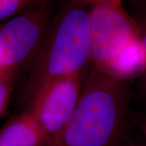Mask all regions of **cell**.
<instances>
[{
	"mask_svg": "<svg viewBox=\"0 0 146 146\" xmlns=\"http://www.w3.org/2000/svg\"><path fill=\"white\" fill-rule=\"evenodd\" d=\"M130 98L128 80L90 65L71 119L43 146H116L126 139Z\"/></svg>",
	"mask_w": 146,
	"mask_h": 146,
	"instance_id": "6da1fadb",
	"label": "cell"
},
{
	"mask_svg": "<svg viewBox=\"0 0 146 146\" xmlns=\"http://www.w3.org/2000/svg\"><path fill=\"white\" fill-rule=\"evenodd\" d=\"M89 17L91 65L122 80L139 76L145 65L139 27L122 0L93 6Z\"/></svg>",
	"mask_w": 146,
	"mask_h": 146,
	"instance_id": "7a4b0ae2",
	"label": "cell"
},
{
	"mask_svg": "<svg viewBox=\"0 0 146 146\" xmlns=\"http://www.w3.org/2000/svg\"><path fill=\"white\" fill-rule=\"evenodd\" d=\"M89 63V11L76 4L58 14L45 35L26 84L29 102L51 80L84 72Z\"/></svg>",
	"mask_w": 146,
	"mask_h": 146,
	"instance_id": "3957f363",
	"label": "cell"
},
{
	"mask_svg": "<svg viewBox=\"0 0 146 146\" xmlns=\"http://www.w3.org/2000/svg\"><path fill=\"white\" fill-rule=\"evenodd\" d=\"M47 12L30 8L0 25V72L16 75L33 62L46 33Z\"/></svg>",
	"mask_w": 146,
	"mask_h": 146,
	"instance_id": "277c9868",
	"label": "cell"
},
{
	"mask_svg": "<svg viewBox=\"0 0 146 146\" xmlns=\"http://www.w3.org/2000/svg\"><path fill=\"white\" fill-rule=\"evenodd\" d=\"M87 69L53 80L30 100L28 111L45 134L46 141L60 132L71 119L78 104Z\"/></svg>",
	"mask_w": 146,
	"mask_h": 146,
	"instance_id": "5b68a950",
	"label": "cell"
},
{
	"mask_svg": "<svg viewBox=\"0 0 146 146\" xmlns=\"http://www.w3.org/2000/svg\"><path fill=\"white\" fill-rule=\"evenodd\" d=\"M46 137L27 110L9 119L0 129V146H43Z\"/></svg>",
	"mask_w": 146,
	"mask_h": 146,
	"instance_id": "8992f818",
	"label": "cell"
},
{
	"mask_svg": "<svg viewBox=\"0 0 146 146\" xmlns=\"http://www.w3.org/2000/svg\"><path fill=\"white\" fill-rule=\"evenodd\" d=\"M36 0H0V21H7L29 9Z\"/></svg>",
	"mask_w": 146,
	"mask_h": 146,
	"instance_id": "52a82bcc",
	"label": "cell"
},
{
	"mask_svg": "<svg viewBox=\"0 0 146 146\" xmlns=\"http://www.w3.org/2000/svg\"><path fill=\"white\" fill-rule=\"evenodd\" d=\"M16 75L12 73L0 72V118L7 110Z\"/></svg>",
	"mask_w": 146,
	"mask_h": 146,
	"instance_id": "ba28073f",
	"label": "cell"
},
{
	"mask_svg": "<svg viewBox=\"0 0 146 146\" xmlns=\"http://www.w3.org/2000/svg\"><path fill=\"white\" fill-rule=\"evenodd\" d=\"M137 25L139 27L141 44H142L144 54H145V65H144L143 71L141 73V75L139 76V77L141 78L142 88L146 94V14L140 23L137 22Z\"/></svg>",
	"mask_w": 146,
	"mask_h": 146,
	"instance_id": "9c48e42d",
	"label": "cell"
},
{
	"mask_svg": "<svg viewBox=\"0 0 146 146\" xmlns=\"http://www.w3.org/2000/svg\"><path fill=\"white\" fill-rule=\"evenodd\" d=\"M136 124L138 126L139 129L141 131L143 140L146 144V114L140 115L136 120Z\"/></svg>",
	"mask_w": 146,
	"mask_h": 146,
	"instance_id": "30bf717a",
	"label": "cell"
},
{
	"mask_svg": "<svg viewBox=\"0 0 146 146\" xmlns=\"http://www.w3.org/2000/svg\"><path fill=\"white\" fill-rule=\"evenodd\" d=\"M76 4L77 5H92L94 6L99 3L104 2L106 0H73Z\"/></svg>",
	"mask_w": 146,
	"mask_h": 146,
	"instance_id": "8fae6325",
	"label": "cell"
},
{
	"mask_svg": "<svg viewBox=\"0 0 146 146\" xmlns=\"http://www.w3.org/2000/svg\"><path fill=\"white\" fill-rule=\"evenodd\" d=\"M129 146H146V144L145 142L144 141V140L141 143H135V142L130 141L129 142Z\"/></svg>",
	"mask_w": 146,
	"mask_h": 146,
	"instance_id": "7c38bea8",
	"label": "cell"
},
{
	"mask_svg": "<svg viewBox=\"0 0 146 146\" xmlns=\"http://www.w3.org/2000/svg\"><path fill=\"white\" fill-rule=\"evenodd\" d=\"M129 142H130V141H128V140L126 138L125 140L123 141V142H121L120 144L117 145L116 146H129Z\"/></svg>",
	"mask_w": 146,
	"mask_h": 146,
	"instance_id": "4fadbf2b",
	"label": "cell"
}]
</instances>
